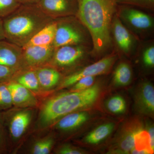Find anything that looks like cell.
Segmentation results:
<instances>
[{
  "label": "cell",
  "mask_w": 154,
  "mask_h": 154,
  "mask_svg": "<svg viewBox=\"0 0 154 154\" xmlns=\"http://www.w3.org/2000/svg\"><path fill=\"white\" fill-rule=\"evenodd\" d=\"M77 2L78 17L91 34L94 52H103L111 44L110 30L116 10V0H77Z\"/></svg>",
  "instance_id": "1"
},
{
  "label": "cell",
  "mask_w": 154,
  "mask_h": 154,
  "mask_svg": "<svg viewBox=\"0 0 154 154\" xmlns=\"http://www.w3.org/2000/svg\"><path fill=\"white\" fill-rule=\"evenodd\" d=\"M53 20L35 4L21 5L3 18L6 39L23 48L38 31Z\"/></svg>",
  "instance_id": "2"
},
{
  "label": "cell",
  "mask_w": 154,
  "mask_h": 154,
  "mask_svg": "<svg viewBox=\"0 0 154 154\" xmlns=\"http://www.w3.org/2000/svg\"><path fill=\"white\" fill-rule=\"evenodd\" d=\"M100 91L99 86L94 85L87 90L71 91L53 97L42 108L41 121L48 124L75 110L90 107L98 99Z\"/></svg>",
  "instance_id": "3"
},
{
  "label": "cell",
  "mask_w": 154,
  "mask_h": 154,
  "mask_svg": "<svg viewBox=\"0 0 154 154\" xmlns=\"http://www.w3.org/2000/svg\"><path fill=\"white\" fill-rule=\"evenodd\" d=\"M116 59L115 55H110L103 58L97 62L90 65L82 69L67 77L61 85V88L72 86L84 77L94 76L105 74L113 65Z\"/></svg>",
  "instance_id": "4"
},
{
  "label": "cell",
  "mask_w": 154,
  "mask_h": 154,
  "mask_svg": "<svg viewBox=\"0 0 154 154\" xmlns=\"http://www.w3.org/2000/svg\"><path fill=\"white\" fill-rule=\"evenodd\" d=\"M35 5L53 20L74 15L78 11L77 0H39Z\"/></svg>",
  "instance_id": "5"
},
{
  "label": "cell",
  "mask_w": 154,
  "mask_h": 154,
  "mask_svg": "<svg viewBox=\"0 0 154 154\" xmlns=\"http://www.w3.org/2000/svg\"><path fill=\"white\" fill-rule=\"evenodd\" d=\"M23 48V65L38 67L50 62L55 48L53 45L46 46H30Z\"/></svg>",
  "instance_id": "6"
},
{
  "label": "cell",
  "mask_w": 154,
  "mask_h": 154,
  "mask_svg": "<svg viewBox=\"0 0 154 154\" xmlns=\"http://www.w3.org/2000/svg\"><path fill=\"white\" fill-rule=\"evenodd\" d=\"M85 51L78 45L61 46L55 50L51 62L60 67L73 65L82 58Z\"/></svg>",
  "instance_id": "7"
},
{
  "label": "cell",
  "mask_w": 154,
  "mask_h": 154,
  "mask_svg": "<svg viewBox=\"0 0 154 154\" xmlns=\"http://www.w3.org/2000/svg\"><path fill=\"white\" fill-rule=\"evenodd\" d=\"M22 56V48L8 41H0V64L18 70L23 65Z\"/></svg>",
  "instance_id": "8"
},
{
  "label": "cell",
  "mask_w": 154,
  "mask_h": 154,
  "mask_svg": "<svg viewBox=\"0 0 154 154\" xmlns=\"http://www.w3.org/2000/svg\"><path fill=\"white\" fill-rule=\"evenodd\" d=\"M83 39L82 33L73 25L68 23L57 22L55 37L53 43L55 49L64 45L79 44Z\"/></svg>",
  "instance_id": "9"
},
{
  "label": "cell",
  "mask_w": 154,
  "mask_h": 154,
  "mask_svg": "<svg viewBox=\"0 0 154 154\" xmlns=\"http://www.w3.org/2000/svg\"><path fill=\"white\" fill-rule=\"evenodd\" d=\"M142 125L139 122L132 121L125 125L119 139L117 152L130 153L134 149L135 136Z\"/></svg>",
  "instance_id": "10"
},
{
  "label": "cell",
  "mask_w": 154,
  "mask_h": 154,
  "mask_svg": "<svg viewBox=\"0 0 154 154\" xmlns=\"http://www.w3.org/2000/svg\"><path fill=\"white\" fill-rule=\"evenodd\" d=\"M120 15L129 25L139 30H146L152 26L151 17L142 11L136 9H123L121 11Z\"/></svg>",
  "instance_id": "11"
},
{
  "label": "cell",
  "mask_w": 154,
  "mask_h": 154,
  "mask_svg": "<svg viewBox=\"0 0 154 154\" xmlns=\"http://www.w3.org/2000/svg\"><path fill=\"white\" fill-rule=\"evenodd\" d=\"M9 80H7V84L13 105L21 107L35 105L36 100L28 89L18 82L9 81Z\"/></svg>",
  "instance_id": "12"
},
{
  "label": "cell",
  "mask_w": 154,
  "mask_h": 154,
  "mask_svg": "<svg viewBox=\"0 0 154 154\" xmlns=\"http://www.w3.org/2000/svg\"><path fill=\"white\" fill-rule=\"evenodd\" d=\"M138 107L142 112L152 114L154 111V89L149 82L144 83L139 89L137 96Z\"/></svg>",
  "instance_id": "13"
},
{
  "label": "cell",
  "mask_w": 154,
  "mask_h": 154,
  "mask_svg": "<svg viewBox=\"0 0 154 154\" xmlns=\"http://www.w3.org/2000/svg\"><path fill=\"white\" fill-rule=\"evenodd\" d=\"M57 22L53 21L42 28L22 48L33 46H46L52 44L55 37Z\"/></svg>",
  "instance_id": "14"
},
{
  "label": "cell",
  "mask_w": 154,
  "mask_h": 154,
  "mask_svg": "<svg viewBox=\"0 0 154 154\" xmlns=\"http://www.w3.org/2000/svg\"><path fill=\"white\" fill-rule=\"evenodd\" d=\"M112 28L114 38L119 47L125 53L129 52L132 47V37L118 17L113 19Z\"/></svg>",
  "instance_id": "15"
},
{
  "label": "cell",
  "mask_w": 154,
  "mask_h": 154,
  "mask_svg": "<svg viewBox=\"0 0 154 154\" xmlns=\"http://www.w3.org/2000/svg\"><path fill=\"white\" fill-rule=\"evenodd\" d=\"M30 120V113L27 111L19 112L13 116L9 126L12 136L15 138L22 136L28 127Z\"/></svg>",
  "instance_id": "16"
},
{
  "label": "cell",
  "mask_w": 154,
  "mask_h": 154,
  "mask_svg": "<svg viewBox=\"0 0 154 154\" xmlns=\"http://www.w3.org/2000/svg\"><path fill=\"white\" fill-rule=\"evenodd\" d=\"M35 71L39 85L45 89L52 88L58 82L60 79L59 72L51 68L38 67Z\"/></svg>",
  "instance_id": "17"
},
{
  "label": "cell",
  "mask_w": 154,
  "mask_h": 154,
  "mask_svg": "<svg viewBox=\"0 0 154 154\" xmlns=\"http://www.w3.org/2000/svg\"><path fill=\"white\" fill-rule=\"evenodd\" d=\"M89 119V115L86 112L69 113L64 116L57 122V127L62 130H70L79 126Z\"/></svg>",
  "instance_id": "18"
},
{
  "label": "cell",
  "mask_w": 154,
  "mask_h": 154,
  "mask_svg": "<svg viewBox=\"0 0 154 154\" xmlns=\"http://www.w3.org/2000/svg\"><path fill=\"white\" fill-rule=\"evenodd\" d=\"M153 152L151 146L150 137L148 131L141 128L135 136L134 149L130 153L148 154L153 153Z\"/></svg>",
  "instance_id": "19"
},
{
  "label": "cell",
  "mask_w": 154,
  "mask_h": 154,
  "mask_svg": "<svg viewBox=\"0 0 154 154\" xmlns=\"http://www.w3.org/2000/svg\"><path fill=\"white\" fill-rule=\"evenodd\" d=\"M113 125L111 123H106L98 126L85 137V142L92 144L99 143L110 134L113 131Z\"/></svg>",
  "instance_id": "20"
},
{
  "label": "cell",
  "mask_w": 154,
  "mask_h": 154,
  "mask_svg": "<svg viewBox=\"0 0 154 154\" xmlns=\"http://www.w3.org/2000/svg\"><path fill=\"white\" fill-rule=\"evenodd\" d=\"M132 76V71L129 65L122 63L116 69L113 74V82L117 86L128 85L131 82Z\"/></svg>",
  "instance_id": "21"
},
{
  "label": "cell",
  "mask_w": 154,
  "mask_h": 154,
  "mask_svg": "<svg viewBox=\"0 0 154 154\" xmlns=\"http://www.w3.org/2000/svg\"><path fill=\"white\" fill-rule=\"evenodd\" d=\"M17 82L29 90L37 91L39 88V84L35 71L25 72L18 78Z\"/></svg>",
  "instance_id": "22"
},
{
  "label": "cell",
  "mask_w": 154,
  "mask_h": 154,
  "mask_svg": "<svg viewBox=\"0 0 154 154\" xmlns=\"http://www.w3.org/2000/svg\"><path fill=\"white\" fill-rule=\"evenodd\" d=\"M106 107L109 111L115 114H121L125 111L126 108L125 100L120 96H113L106 102Z\"/></svg>",
  "instance_id": "23"
},
{
  "label": "cell",
  "mask_w": 154,
  "mask_h": 154,
  "mask_svg": "<svg viewBox=\"0 0 154 154\" xmlns=\"http://www.w3.org/2000/svg\"><path fill=\"white\" fill-rule=\"evenodd\" d=\"M13 105L7 80L0 81V110H6Z\"/></svg>",
  "instance_id": "24"
},
{
  "label": "cell",
  "mask_w": 154,
  "mask_h": 154,
  "mask_svg": "<svg viewBox=\"0 0 154 154\" xmlns=\"http://www.w3.org/2000/svg\"><path fill=\"white\" fill-rule=\"evenodd\" d=\"M21 5L17 0H0V18L10 15Z\"/></svg>",
  "instance_id": "25"
},
{
  "label": "cell",
  "mask_w": 154,
  "mask_h": 154,
  "mask_svg": "<svg viewBox=\"0 0 154 154\" xmlns=\"http://www.w3.org/2000/svg\"><path fill=\"white\" fill-rule=\"evenodd\" d=\"M95 77L88 76L80 79L77 82L73 85L71 91H84L91 88L94 85Z\"/></svg>",
  "instance_id": "26"
},
{
  "label": "cell",
  "mask_w": 154,
  "mask_h": 154,
  "mask_svg": "<svg viewBox=\"0 0 154 154\" xmlns=\"http://www.w3.org/2000/svg\"><path fill=\"white\" fill-rule=\"evenodd\" d=\"M116 2L150 8L154 5V0H116Z\"/></svg>",
  "instance_id": "27"
},
{
  "label": "cell",
  "mask_w": 154,
  "mask_h": 154,
  "mask_svg": "<svg viewBox=\"0 0 154 154\" xmlns=\"http://www.w3.org/2000/svg\"><path fill=\"white\" fill-rule=\"evenodd\" d=\"M143 61L146 66L152 67L154 65V47L150 46L146 49L143 54Z\"/></svg>",
  "instance_id": "28"
},
{
  "label": "cell",
  "mask_w": 154,
  "mask_h": 154,
  "mask_svg": "<svg viewBox=\"0 0 154 154\" xmlns=\"http://www.w3.org/2000/svg\"><path fill=\"white\" fill-rule=\"evenodd\" d=\"M17 71L15 69L0 64V81L10 79Z\"/></svg>",
  "instance_id": "29"
},
{
  "label": "cell",
  "mask_w": 154,
  "mask_h": 154,
  "mask_svg": "<svg viewBox=\"0 0 154 154\" xmlns=\"http://www.w3.org/2000/svg\"><path fill=\"white\" fill-rule=\"evenodd\" d=\"M59 153L61 154H83L81 151L72 147L69 146H65L60 149Z\"/></svg>",
  "instance_id": "30"
},
{
  "label": "cell",
  "mask_w": 154,
  "mask_h": 154,
  "mask_svg": "<svg viewBox=\"0 0 154 154\" xmlns=\"http://www.w3.org/2000/svg\"><path fill=\"white\" fill-rule=\"evenodd\" d=\"M52 141L51 140L43 141L41 154H47L49 153L51 149L52 145Z\"/></svg>",
  "instance_id": "31"
},
{
  "label": "cell",
  "mask_w": 154,
  "mask_h": 154,
  "mask_svg": "<svg viewBox=\"0 0 154 154\" xmlns=\"http://www.w3.org/2000/svg\"><path fill=\"white\" fill-rule=\"evenodd\" d=\"M43 141H39L35 144L32 149V153L34 154H41Z\"/></svg>",
  "instance_id": "32"
},
{
  "label": "cell",
  "mask_w": 154,
  "mask_h": 154,
  "mask_svg": "<svg viewBox=\"0 0 154 154\" xmlns=\"http://www.w3.org/2000/svg\"><path fill=\"white\" fill-rule=\"evenodd\" d=\"M149 134L150 137L151 146L152 149H154V128L151 126L148 129Z\"/></svg>",
  "instance_id": "33"
},
{
  "label": "cell",
  "mask_w": 154,
  "mask_h": 154,
  "mask_svg": "<svg viewBox=\"0 0 154 154\" xmlns=\"http://www.w3.org/2000/svg\"><path fill=\"white\" fill-rule=\"evenodd\" d=\"M6 39L4 30V25H3V19L0 18V41Z\"/></svg>",
  "instance_id": "34"
},
{
  "label": "cell",
  "mask_w": 154,
  "mask_h": 154,
  "mask_svg": "<svg viewBox=\"0 0 154 154\" xmlns=\"http://www.w3.org/2000/svg\"><path fill=\"white\" fill-rule=\"evenodd\" d=\"M21 5H34L38 2L39 0H17Z\"/></svg>",
  "instance_id": "35"
},
{
  "label": "cell",
  "mask_w": 154,
  "mask_h": 154,
  "mask_svg": "<svg viewBox=\"0 0 154 154\" xmlns=\"http://www.w3.org/2000/svg\"><path fill=\"white\" fill-rule=\"evenodd\" d=\"M1 128V127L0 126V148L2 147V129Z\"/></svg>",
  "instance_id": "36"
}]
</instances>
